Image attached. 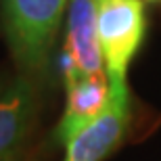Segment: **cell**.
<instances>
[{
	"mask_svg": "<svg viewBox=\"0 0 161 161\" xmlns=\"http://www.w3.org/2000/svg\"><path fill=\"white\" fill-rule=\"evenodd\" d=\"M96 27L103 65L115 96H130L128 67L144 40L147 15L142 0H96Z\"/></svg>",
	"mask_w": 161,
	"mask_h": 161,
	"instance_id": "obj_1",
	"label": "cell"
},
{
	"mask_svg": "<svg viewBox=\"0 0 161 161\" xmlns=\"http://www.w3.org/2000/svg\"><path fill=\"white\" fill-rule=\"evenodd\" d=\"M67 0H4V25L13 57L27 71L46 65Z\"/></svg>",
	"mask_w": 161,
	"mask_h": 161,
	"instance_id": "obj_2",
	"label": "cell"
},
{
	"mask_svg": "<svg viewBox=\"0 0 161 161\" xmlns=\"http://www.w3.org/2000/svg\"><path fill=\"white\" fill-rule=\"evenodd\" d=\"M63 78L73 80L105 69L96 27V0H67Z\"/></svg>",
	"mask_w": 161,
	"mask_h": 161,
	"instance_id": "obj_3",
	"label": "cell"
},
{
	"mask_svg": "<svg viewBox=\"0 0 161 161\" xmlns=\"http://www.w3.org/2000/svg\"><path fill=\"white\" fill-rule=\"evenodd\" d=\"M65 88V113H63L59 125H57V132H54V138L59 142H67L80 130L92 124L96 117H101L113 98L111 82H109L105 69L98 73H92V75H80V78L67 80Z\"/></svg>",
	"mask_w": 161,
	"mask_h": 161,
	"instance_id": "obj_4",
	"label": "cell"
},
{
	"mask_svg": "<svg viewBox=\"0 0 161 161\" xmlns=\"http://www.w3.org/2000/svg\"><path fill=\"white\" fill-rule=\"evenodd\" d=\"M130 119V96H115L107 111L67 140L65 161H103L117 149Z\"/></svg>",
	"mask_w": 161,
	"mask_h": 161,
	"instance_id": "obj_5",
	"label": "cell"
},
{
	"mask_svg": "<svg viewBox=\"0 0 161 161\" xmlns=\"http://www.w3.org/2000/svg\"><path fill=\"white\" fill-rule=\"evenodd\" d=\"M36 115V90L27 78H17L0 92V161H13L30 134Z\"/></svg>",
	"mask_w": 161,
	"mask_h": 161,
	"instance_id": "obj_6",
	"label": "cell"
},
{
	"mask_svg": "<svg viewBox=\"0 0 161 161\" xmlns=\"http://www.w3.org/2000/svg\"><path fill=\"white\" fill-rule=\"evenodd\" d=\"M2 88H4V84H2V78H0V92H2Z\"/></svg>",
	"mask_w": 161,
	"mask_h": 161,
	"instance_id": "obj_7",
	"label": "cell"
},
{
	"mask_svg": "<svg viewBox=\"0 0 161 161\" xmlns=\"http://www.w3.org/2000/svg\"><path fill=\"white\" fill-rule=\"evenodd\" d=\"M149 2H161V0H149Z\"/></svg>",
	"mask_w": 161,
	"mask_h": 161,
	"instance_id": "obj_8",
	"label": "cell"
}]
</instances>
